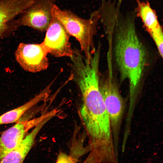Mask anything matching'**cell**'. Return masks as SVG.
Returning a JSON list of instances; mask_svg holds the SVG:
<instances>
[{"mask_svg": "<svg viewBox=\"0 0 163 163\" xmlns=\"http://www.w3.org/2000/svg\"><path fill=\"white\" fill-rule=\"evenodd\" d=\"M136 17L134 11L116 10L108 13L101 22L108 43L113 46L121 81L129 82L130 114L134 112L148 62L146 48L137 32Z\"/></svg>", "mask_w": 163, "mask_h": 163, "instance_id": "cell-1", "label": "cell"}, {"mask_svg": "<svg viewBox=\"0 0 163 163\" xmlns=\"http://www.w3.org/2000/svg\"><path fill=\"white\" fill-rule=\"evenodd\" d=\"M52 14L62 23L69 34L78 40L85 58L90 62L96 50L94 37L100 19L98 10L92 13L89 19H85L70 11L61 9L55 5Z\"/></svg>", "mask_w": 163, "mask_h": 163, "instance_id": "cell-2", "label": "cell"}, {"mask_svg": "<svg viewBox=\"0 0 163 163\" xmlns=\"http://www.w3.org/2000/svg\"><path fill=\"white\" fill-rule=\"evenodd\" d=\"M107 64L108 75L100 82V88L109 117L115 152L117 155L125 104L113 77L112 63Z\"/></svg>", "mask_w": 163, "mask_h": 163, "instance_id": "cell-3", "label": "cell"}, {"mask_svg": "<svg viewBox=\"0 0 163 163\" xmlns=\"http://www.w3.org/2000/svg\"><path fill=\"white\" fill-rule=\"evenodd\" d=\"M58 111L57 109H55L39 117L18 121L3 132L0 136V163L5 156L19 146L30 129L46 118L56 116Z\"/></svg>", "mask_w": 163, "mask_h": 163, "instance_id": "cell-4", "label": "cell"}, {"mask_svg": "<svg viewBox=\"0 0 163 163\" xmlns=\"http://www.w3.org/2000/svg\"><path fill=\"white\" fill-rule=\"evenodd\" d=\"M57 0H34L16 23L41 31H46L53 18L52 10Z\"/></svg>", "mask_w": 163, "mask_h": 163, "instance_id": "cell-5", "label": "cell"}, {"mask_svg": "<svg viewBox=\"0 0 163 163\" xmlns=\"http://www.w3.org/2000/svg\"><path fill=\"white\" fill-rule=\"evenodd\" d=\"M48 52L41 43H20L15 52L16 61L24 70L35 73L46 69L49 66Z\"/></svg>", "mask_w": 163, "mask_h": 163, "instance_id": "cell-6", "label": "cell"}, {"mask_svg": "<svg viewBox=\"0 0 163 163\" xmlns=\"http://www.w3.org/2000/svg\"><path fill=\"white\" fill-rule=\"evenodd\" d=\"M46 31L42 43L48 53L57 57H71L73 50L69 41L70 35L62 23L54 17Z\"/></svg>", "mask_w": 163, "mask_h": 163, "instance_id": "cell-7", "label": "cell"}, {"mask_svg": "<svg viewBox=\"0 0 163 163\" xmlns=\"http://www.w3.org/2000/svg\"><path fill=\"white\" fill-rule=\"evenodd\" d=\"M54 117L43 120L25 136L19 146L5 156L0 163H22L34 144L38 134L43 126Z\"/></svg>", "mask_w": 163, "mask_h": 163, "instance_id": "cell-8", "label": "cell"}, {"mask_svg": "<svg viewBox=\"0 0 163 163\" xmlns=\"http://www.w3.org/2000/svg\"><path fill=\"white\" fill-rule=\"evenodd\" d=\"M136 8L135 9L137 16L141 19L144 28L152 39L158 37L163 34L155 11L148 1L136 0Z\"/></svg>", "mask_w": 163, "mask_h": 163, "instance_id": "cell-9", "label": "cell"}, {"mask_svg": "<svg viewBox=\"0 0 163 163\" xmlns=\"http://www.w3.org/2000/svg\"><path fill=\"white\" fill-rule=\"evenodd\" d=\"M33 0H0V37L6 30L9 22L23 13Z\"/></svg>", "mask_w": 163, "mask_h": 163, "instance_id": "cell-10", "label": "cell"}, {"mask_svg": "<svg viewBox=\"0 0 163 163\" xmlns=\"http://www.w3.org/2000/svg\"><path fill=\"white\" fill-rule=\"evenodd\" d=\"M50 84L34 97L24 104L0 116V125L17 122L28 110L42 101L47 100L49 96Z\"/></svg>", "mask_w": 163, "mask_h": 163, "instance_id": "cell-11", "label": "cell"}, {"mask_svg": "<svg viewBox=\"0 0 163 163\" xmlns=\"http://www.w3.org/2000/svg\"><path fill=\"white\" fill-rule=\"evenodd\" d=\"M57 163H75V161L70 155L64 152L60 153L56 159Z\"/></svg>", "mask_w": 163, "mask_h": 163, "instance_id": "cell-12", "label": "cell"}]
</instances>
